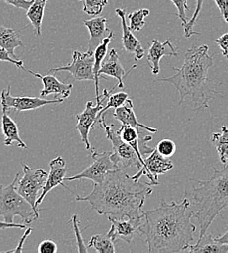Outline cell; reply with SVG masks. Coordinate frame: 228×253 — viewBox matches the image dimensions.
<instances>
[{
    "mask_svg": "<svg viewBox=\"0 0 228 253\" xmlns=\"http://www.w3.org/2000/svg\"><path fill=\"white\" fill-rule=\"evenodd\" d=\"M111 222V228L108 231L112 239L116 242L117 240H122L128 244H131L134 240L136 234H138V230L142 224V219H116L113 217H108Z\"/></svg>",
    "mask_w": 228,
    "mask_h": 253,
    "instance_id": "cell-15",
    "label": "cell"
},
{
    "mask_svg": "<svg viewBox=\"0 0 228 253\" xmlns=\"http://www.w3.org/2000/svg\"><path fill=\"white\" fill-rule=\"evenodd\" d=\"M24 46L23 41L17 35L13 29L0 26V47L6 49L14 59H19L15 54V49Z\"/></svg>",
    "mask_w": 228,
    "mask_h": 253,
    "instance_id": "cell-24",
    "label": "cell"
},
{
    "mask_svg": "<svg viewBox=\"0 0 228 253\" xmlns=\"http://www.w3.org/2000/svg\"><path fill=\"white\" fill-rule=\"evenodd\" d=\"M174 5L176 6L177 10H178V18L182 21L183 28L187 25V23L189 22L188 17L186 15V12L190 11V7L187 5V0H171Z\"/></svg>",
    "mask_w": 228,
    "mask_h": 253,
    "instance_id": "cell-32",
    "label": "cell"
},
{
    "mask_svg": "<svg viewBox=\"0 0 228 253\" xmlns=\"http://www.w3.org/2000/svg\"><path fill=\"white\" fill-rule=\"evenodd\" d=\"M128 97H129L128 94H126L124 92H120V93H117V94H114V95H109L106 105L103 106V108L98 113L97 123H98V121H99L100 117L102 116V114H104L108 109H110V108L116 109V108L122 106L125 103V101L128 99Z\"/></svg>",
    "mask_w": 228,
    "mask_h": 253,
    "instance_id": "cell-29",
    "label": "cell"
},
{
    "mask_svg": "<svg viewBox=\"0 0 228 253\" xmlns=\"http://www.w3.org/2000/svg\"><path fill=\"white\" fill-rule=\"evenodd\" d=\"M113 89L110 90L109 92L106 89L103 90L102 98L100 99V101L97 102V105H94L93 101H88L85 105V109L81 113L76 115L77 124L75 128L80 133L81 140L85 144V147L87 150L91 148V144L89 141V131L92 127L96 126L98 113L103 108V102L105 101V99H108Z\"/></svg>",
    "mask_w": 228,
    "mask_h": 253,
    "instance_id": "cell-9",
    "label": "cell"
},
{
    "mask_svg": "<svg viewBox=\"0 0 228 253\" xmlns=\"http://www.w3.org/2000/svg\"><path fill=\"white\" fill-rule=\"evenodd\" d=\"M83 2V12L91 15L98 16L99 15L104 6L107 4L108 0H79Z\"/></svg>",
    "mask_w": 228,
    "mask_h": 253,
    "instance_id": "cell-30",
    "label": "cell"
},
{
    "mask_svg": "<svg viewBox=\"0 0 228 253\" xmlns=\"http://www.w3.org/2000/svg\"><path fill=\"white\" fill-rule=\"evenodd\" d=\"M1 106L9 109H14L18 112L30 111L48 104H58L64 101V98H55L54 100H47L40 97L31 96H14L11 95V87L9 86L7 90H3L0 95Z\"/></svg>",
    "mask_w": 228,
    "mask_h": 253,
    "instance_id": "cell-11",
    "label": "cell"
},
{
    "mask_svg": "<svg viewBox=\"0 0 228 253\" xmlns=\"http://www.w3.org/2000/svg\"><path fill=\"white\" fill-rule=\"evenodd\" d=\"M98 124L104 128L107 139L112 143L111 159L115 165L120 169L131 167H137L138 169H141L142 165L134 148L120 137L114 125H107L105 123V113L100 117Z\"/></svg>",
    "mask_w": 228,
    "mask_h": 253,
    "instance_id": "cell-6",
    "label": "cell"
},
{
    "mask_svg": "<svg viewBox=\"0 0 228 253\" xmlns=\"http://www.w3.org/2000/svg\"><path fill=\"white\" fill-rule=\"evenodd\" d=\"M49 0H34L30 9L27 11V17L33 25L36 35L41 34V25L44 16V10L46 3Z\"/></svg>",
    "mask_w": 228,
    "mask_h": 253,
    "instance_id": "cell-26",
    "label": "cell"
},
{
    "mask_svg": "<svg viewBox=\"0 0 228 253\" xmlns=\"http://www.w3.org/2000/svg\"><path fill=\"white\" fill-rule=\"evenodd\" d=\"M112 151H104L98 153L94 151L92 153L93 164L86 168L82 172L67 177L65 176V181H73L77 179H90L94 183H101L106 174L113 169H119L111 159Z\"/></svg>",
    "mask_w": 228,
    "mask_h": 253,
    "instance_id": "cell-8",
    "label": "cell"
},
{
    "mask_svg": "<svg viewBox=\"0 0 228 253\" xmlns=\"http://www.w3.org/2000/svg\"><path fill=\"white\" fill-rule=\"evenodd\" d=\"M30 74L39 78L43 83V90L40 92L41 97H47L48 95H55V98H67L71 95V90L73 88L72 84H65L60 81L55 75L46 74L41 75L35 73L32 70H27Z\"/></svg>",
    "mask_w": 228,
    "mask_h": 253,
    "instance_id": "cell-14",
    "label": "cell"
},
{
    "mask_svg": "<svg viewBox=\"0 0 228 253\" xmlns=\"http://www.w3.org/2000/svg\"><path fill=\"white\" fill-rule=\"evenodd\" d=\"M207 45L192 46L184 56V62L181 68L173 67L177 72L173 76L159 78L153 82H167L175 86L180 99L179 105H182L187 96L195 104L197 110H204L209 107V101L218 92L210 88L212 81L208 78V71L213 66V57L209 55Z\"/></svg>",
    "mask_w": 228,
    "mask_h": 253,
    "instance_id": "cell-3",
    "label": "cell"
},
{
    "mask_svg": "<svg viewBox=\"0 0 228 253\" xmlns=\"http://www.w3.org/2000/svg\"><path fill=\"white\" fill-rule=\"evenodd\" d=\"M20 173H17L13 182L8 186L0 184V216L4 221L13 223L15 216H20L25 224H30L39 218L33 206L18 192L17 183Z\"/></svg>",
    "mask_w": 228,
    "mask_h": 253,
    "instance_id": "cell-5",
    "label": "cell"
},
{
    "mask_svg": "<svg viewBox=\"0 0 228 253\" xmlns=\"http://www.w3.org/2000/svg\"><path fill=\"white\" fill-rule=\"evenodd\" d=\"M0 62H6V63H11L13 64H15L18 68H21L25 71H27V69L24 67V62L20 59H14L10 54L9 52L4 49L3 47H0Z\"/></svg>",
    "mask_w": 228,
    "mask_h": 253,
    "instance_id": "cell-35",
    "label": "cell"
},
{
    "mask_svg": "<svg viewBox=\"0 0 228 253\" xmlns=\"http://www.w3.org/2000/svg\"><path fill=\"white\" fill-rule=\"evenodd\" d=\"M216 241L221 243V244H225V245H228V231L226 232L225 234H223L222 236H219L216 238Z\"/></svg>",
    "mask_w": 228,
    "mask_h": 253,
    "instance_id": "cell-42",
    "label": "cell"
},
{
    "mask_svg": "<svg viewBox=\"0 0 228 253\" xmlns=\"http://www.w3.org/2000/svg\"><path fill=\"white\" fill-rule=\"evenodd\" d=\"M38 253H58V246L55 242H53L51 240H45L39 244Z\"/></svg>",
    "mask_w": 228,
    "mask_h": 253,
    "instance_id": "cell-36",
    "label": "cell"
},
{
    "mask_svg": "<svg viewBox=\"0 0 228 253\" xmlns=\"http://www.w3.org/2000/svg\"><path fill=\"white\" fill-rule=\"evenodd\" d=\"M114 243L115 241L107 232L106 234L93 236L89 242V247L94 248L98 253H114L116 252Z\"/></svg>",
    "mask_w": 228,
    "mask_h": 253,
    "instance_id": "cell-27",
    "label": "cell"
},
{
    "mask_svg": "<svg viewBox=\"0 0 228 253\" xmlns=\"http://www.w3.org/2000/svg\"><path fill=\"white\" fill-rule=\"evenodd\" d=\"M156 150L166 158L172 157L176 152V144L171 139H163L158 142Z\"/></svg>",
    "mask_w": 228,
    "mask_h": 253,
    "instance_id": "cell-33",
    "label": "cell"
},
{
    "mask_svg": "<svg viewBox=\"0 0 228 253\" xmlns=\"http://www.w3.org/2000/svg\"><path fill=\"white\" fill-rule=\"evenodd\" d=\"M94 63H95L94 55L89 54L88 52L82 54L79 51H74L72 55V63L65 66L52 68L49 70V73L67 71L73 76L74 80H77V81L92 80L95 82Z\"/></svg>",
    "mask_w": 228,
    "mask_h": 253,
    "instance_id": "cell-10",
    "label": "cell"
},
{
    "mask_svg": "<svg viewBox=\"0 0 228 253\" xmlns=\"http://www.w3.org/2000/svg\"><path fill=\"white\" fill-rule=\"evenodd\" d=\"M218 5L224 20L228 24V0H214Z\"/></svg>",
    "mask_w": 228,
    "mask_h": 253,
    "instance_id": "cell-39",
    "label": "cell"
},
{
    "mask_svg": "<svg viewBox=\"0 0 228 253\" xmlns=\"http://www.w3.org/2000/svg\"><path fill=\"white\" fill-rule=\"evenodd\" d=\"M136 67H137V65H134L128 72H126L122 63L119 60L118 53L116 52L115 49H112V50H110L108 57L106 59H104L103 63L101 64V67L99 70V75L105 74L107 76L115 78L118 81V83L114 87L119 88V89H124L125 88V85H124L125 77Z\"/></svg>",
    "mask_w": 228,
    "mask_h": 253,
    "instance_id": "cell-17",
    "label": "cell"
},
{
    "mask_svg": "<svg viewBox=\"0 0 228 253\" xmlns=\"http://www.w3.org/2000/svg\"><path fill=\"white\" fill-rule=\"evenodd\" d=\"M114 33L111 31L110 34L103 40V42L98 46L94 53L95 57V63H94V74H95V86H96V98L97 102L100 101L101 95H99V70L101 67V64L103 63L106 54H107V47L113 38Z\"/></svg>",
    "mask_w": 228,
    "mask_h": 253,
    "instance_id": "cell-23",
    "label": "cell"
},
{
    "mask_svg": "<svg viewBox=\"0 0 228 253\" xmlns=\"http://www.w3.org/2000/svg\"><path fill=\"white\" fill-rule=\"evenodd\" d=\"M211 142L216 147L220 161L223 164L228 162V127L222 126L220 132H214L211 135Z\"/></svg>",
    "mask_w": 228,
    "mask_h": 253,
    "instance_id": "cell-25",
    "label": "cell"
},
{
    "mask_svg": "<svg viewBox=\"0 0 228 253\" xmlns=\"http://www.w3.org/2000/svg\"><path fill=\"white\" fill-rule=\"evenodd\" d=\"M12 228L25 229V228H27V226H26V224H15V223L0 221V230H2V229H12Z\"/></svg>",
    "mask_w": 228,
    "mask_h": 253,
    "instance_id": "cell-41",
    "label": "cell"
},
{
    "mask_svg": "<svg viewBox=\"0 0 228 253\" xmlns=\"http://www.w3.org/2000/svg\"><path fill=\"white\" fill-rule=\"evenodd\" d=\"M214 174L208 180H196L198 186L190 183L184 193L191 205L194 217L199 222L198 240L207 232L221 211L228 207V162L222 169L213 167Z\"/></svg>",
    "mask_w": 228,
    "mask_h": 253,
    "instance_id": "cell-4",
    "label": "cell"
},
{
    "mask_svg": "<svg viewBox=\"0 0 228 253\" xmlns=\"http://www.w3.org/2000/svg\"><path fill=\"white\" fill-rule=\"evenodd\" d=\"M113 117H114V119L119 121L122 125L135 126L137 128H143V129H145L149 132H153V133L157 132V128L145 126V125L139 123V121L137 120L136 113L134 111L133 101L131 100L130 98H128L122 106L115 109V111L113 113Z\"/></svg>",
    "mask_w": 228,
    "mask_h": 253,
    "instance_id": "cell-21",
    "label": "cell"
},
{
    "mask_svg": "<svg viewBox=\"0 0 228 253\" xmlns=\"http://www.w3.org/2000/svg\"><path fill=\"white\" fill-rule=\"evenodd\" d=\"M148 9H139L128 15V20L130 21V29L132 32H139L145 25V17L149 15Z\"/></svg>",
    "mask_w": 228,
    "mask_h": 253,
    "instance_id": "cell-28",
    "label": "cell"
},
{
    "mask_svg": "<svg viewBox=\"0 0 228 253\" xmlns=\"http://www.w3.org/2000/svg\"><path fill=\"white\" fill-rule=\"evenodd\" d=\"M152 191L149 182L136 180L119 168L110 170L101 183H94L87 196H76V201L89 203L98 214L107 217L142 219V207Z\"/></svg>",
    "mask_w": 228,
    "mask_h": 253,
    "instance_id": "cell-2",
    "label": "cell"
},
{
    "mask_svg": "<svg viewBox=\"0 0 228 253\" xmlns=\"http://www.w3.org/2000/svg\"><path fill=\"white\" fill-rule=\"evenodd\" d=\"M21 166L23 167L24 173L21 180H18L17 190L39 214L37 199L45 186L49 173L42 169H32L25 163H21Z\"/></svg>",
    "mask_w": 228,
    "mask_h": 253,
    "instance_id": "cell-7",
    "label": "cell"
},
{
    "mask_svg": "<svg viewBox=\"0 0 228 253\" xmlns=\"http://www.w3.org/2000/svg\"><path fill=\"white\" fill-rule=\"evenodd\" d=\"M83 24L90 32V40L88 43L87 52L94 55L96 49L111 32L107 28V19L104 17L94 18L92 20L84 21Z\"/></svg>",
    "mask_w": 228,
    "mask_h": 253,
    "instance_id": "cell-19",
    "label": "cell"
},
{
    "mask_svg": "<svg viewBox=\"0 0 228 253\" xmlns=\"http://www.w3.org/2000/svg\"><path fill=\"white\" fill-rule=\"evenodd\" d=\"M179 54L177 49L173 46L170 39H167L164 43L159 42L157 39H153L149 48L146 63L151 68L152 74L157 75L160 71V60L163 57H178Z\"/></svg>",
    "mask_w": 228,
    "mask_h": 253,
    "instance_id": "cell-16",
    "label": "cell"
},
{
    "mask_svg": "<svg viewBox=\"0 0 228 253\" xmlns=\"http://www.w3.org/2000/svg\"><path fill=\"white\" fill-rule=\"evenodd\" d=\"M187 251L191 253H228V245L217 242L212 234H205L201 239L197 240L195 245H190Z\"/></svg>",
    "mask_w": 228,
    "mask_h": 253,
    "instance_id": "cell-22",
    "label": "cell"
},
{
    "mask_svg": "<svg viewBox=\"0 0 228 253\" xmlns=\"http://www.w3.org/2000/svg\"><path fill=\"white\" fill-rule=\"evenodd\" d=\"M66 171H67V168L65 166V159L63 157L59 156L50 162V172L48 174V178L45 183V186L42 190L40 196L37 199V207L43 202L44 198L51 190L54 189L55 187H57L59 185H63L65 189L73 193L64 183Z\"/></svg>",
    "mask_w": 228,
    "mask_h": 253,
    "instance_id": "cell-13",
    "label": "cell"
},
{
    "mask_svg": "<svg viewBox=\"0 0 228 253\" xmlns=\"http://www.w3.org/2000/svg\"><path fill=\"white\" fill-rule=\"evenodd\" d=\"M203 2L204 0H196V9L192 18L189 20V22L187 23V25L184 27V36L186 38L190 37L192 34H197V35H200L201 33L195 32L193 29H194V26H195L196 21L200 15V12L202 11V8H203Z\"/></svg>",
    "mask_w": 228,
    "mask_h": 253,
    "instance_id": "cell-31",
    "label": "cell"
},
{
    "mask_svg": "<svg viewBox=\"0 0 228 253\" xmlns=\"http://www.w3.org/2000/svg\"><path fill=\"white\" fill-rule=\"evenodd\" d=\"M174 168V164L162 156L156 148L147 158L144 159V166L139 169L138 172L133 175V178L139 180L142 175H145L149 179L151 185H158V175L164 174Z\"/></svg>",
    "mask_w": 228,
    "mask_h": 253,
    "instance_id": "cell-12",
    "label": "cell"
},
{
    "mask_svg": "<svg viewBox=\"0 0 228 253\" xmlns=\"http://www.w3.org/2000/svg\"><path fill=\"white\" fill-rule=\"evenodd\" d=\"M71 222H72L73 231H74V234H75V237H76V243H77V246H78V252L79 253H88L87 249L84 246V242H83V239H82V236H81V233H80V229H79V219H78V216L76 214H74L72 216Z\"/></svg>",
    "mask_w": 228,
    "mask_h": 253,
    "instance_id": "cell-34",
    "label": "cell"
},
{
    "mask_svg": "<svg viewBox=\"0 0 228 253\" xmlns=\"http://www.w3.org/2000/svg\"><path fill=\"white\" fill-rule=\"evenodd\" d=\"M116 14L121 20L122 25V45L124 50L129 53L133 54L136 61L141 60L144 57V49L139 42V40L133 34L130 27L127 25L126 22V11L123 9H116Z\"/></svg>",
    "mask_w": 228,
    "mask_h": 253,
    "instance_id": "cell-18",
    "label": "cell"
},
{
    "mask_svg": "<svg viewBox=\"0 0 228 253\" xmlns=\"http://www.w3.org/2000/svg\"><path fill=\"white\" fill-rule=\"evenodd\" d=\"M194 212L190 202L167 203L161 200L156 209L143 211L138 234L145 238L149 253L185 252L195 240L196 226L191 222Z\"/></svg>",
    "mask_w": 228,
    "mask_h": 253,
    "instance_id": "cell-1",
    "label": "cell"
},
{
    "mask_svg": "<svg viewBox=\"0 0 228 253\" xmlns=\"http://www.w3.org/2000/svg\"><path fill=\"white\" fill-rule=\"evenodd\" d=\"M215 41L221 48L223 55L228 60V32L225 33L224 35H222L220 38L216 39Z\"/></svg>",
    "mask_w": 228,
    "mask_h": 253,
    "instance_id": "cell-38",
    "label": "cell"
},
{
    "mask_svg": "<svg viewBox=\"0 0 228 253\" xmlns=\"http://www.w3.org/2000/svg\"><path fill=\"white\" fill-rule=\"evenodd\" d=\"M5 3L12 5L16 8L19 9H24V10H29L30 7L32 6L34 0H3Z\"/></svg>",
    "mask_w": 228,
    "mask_h": 253,
    "instance_id": "cell-37",
    "label": "cell"
},
{
    "mask_svg": "<svg viewBox=\"0 0 228 253\" xmlns=\"http://www.w3.org/2000/svg\"><path fill=\"white\" fill-rule=\"evenodd\" d=\"M2 107V131L4 134V144L6 146H10L13 143H15L17 146L26 149L27 144L23 141V139L20 136L19 133V127L16 124V122L8 115V109L4 106Z\"/></svg>",
    "mask_w": 228,
    "mask_h": 253,
    "instance_id": "cell-20",
    "label": "cell"
},
{
    "mask_svg": "<svg viewBox=\"0 0 228 253\" xmlns=\"http://www.w3.org/2000/svg\"><path fill=\"white\" fill-rule=\"evenodd\" d=\"M32 231H33V228H27L26 233H25L24 236L21 238V240H20V242H19V244H18V247H17L15 250H13V251H9L8 253H22V252H23L24 243H25V241L27 240L28 236L32 233Z\"/></svg>",
    "mask_w": 228,
    "mask_h": 253,
    "instance_id": "cell-40",
    "label": "cell"
}]
</instances>
